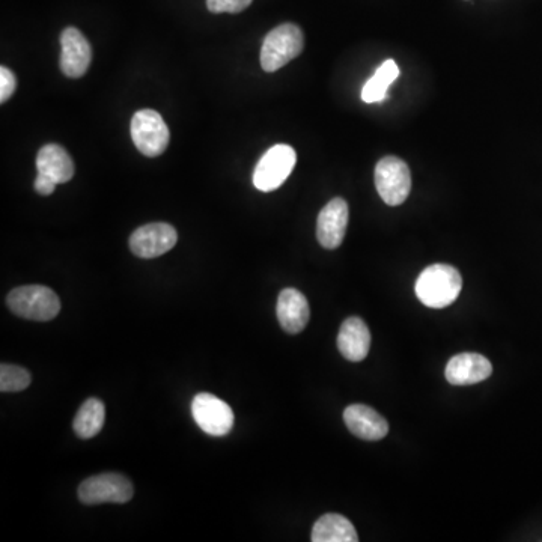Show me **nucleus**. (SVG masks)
<instances>
[{
  "mask_svg": "<svg viewBox=\"0 0 542 542\" xmlns=\"http://www.w3.org/2000/svg\"><path fill=\"white\" fill-rule=\"evenodd\" d=\"M31 372L19 365L0 366V390L2 392H22L31 384Z\"/></svg>",
  "mask_w": 542,
  "mask_h": 542,
  "instance_id": "nucleus-20",
  "label": "nucleus"
},
{
  "mask_svg": "<svg viewBox=\"0 0 542 542\" xmlns=\"http://www.w3.org/2000/svg\"><path fill=\"white\" fill-rule=\"evenodd\" d=\"M131 139L144 156H162L171 141L168 125L153 109L139 110L131 119Z\"/></svg>",
  "mask_w": 542,
  "mask_h": 542,
  "instance_id": "nucleus-4",
  "label": "nucleus"
},
{
  "mask_svg": "<svg viewBox=\"0 0 542 542\" xmlns=\"http://www.w3.org/2000/svg\"><path fill=\"white\" fill-rule=\"evenodd\" d=\"M7 305L17 317L32 321H50L61 312V300L43 285L16 288L8 294Z\"/></svg>",
  "mask_w": 542,
  "mask_h": 542,
  "instance_id": "nucleus-3",
  "label": "nucleus"
},
{
  "mask_svg": "<svg viewBox=\"0 0 542 542\" xmlns=\"http://www.w3.org/2000/svg\"><path fill=\"white\" fill-rule=\"evenodd\" d=\"M178 234L169 223L157 222L141 226L131 234L130 250L142 259H154L174 249Z\"/></svg>",
  "mask_w": 542,
  "mask_h": 542,
  "instance_id": "nucleus-9",
  "label": "nucleus"
},
{
  "mask_svg": "<svg viewBox=\"0 0 542 542\" xmlns=\"http://www.w3.org/2000/svg\"><path fill=\"white\" fill-rule=\"evenodd\" d=\"M34 187L35 190L40 193V195L49 196L52 195L53 192H55L56 183L52 180V178H49L47 177V175L40 174V172H38L37 178H35Z\"/></svg>",
  "mask_w": 542,
  "mask_h": 542,
  "instance_id": "nucleus-23",
  "label": "nucleus"
},
{
  "mask_svg": "<svg viewBox=\"0 0 542 542\" xmlns=\"http://www.w3.org/2000/svg\"><path fill=\"white\" fill-rule=\"evenodd\" d=\"M297 163V154L290 145H275L256 165L253 184L261 192H273L287 181Z\"/></svg>",
  "mask_w": 542,
  "mask_h": 542,
  "instance_id": "nucleus-6",
  "label": "nucleus"
},
{
  "mask_svg": "<svg viewBox=\"0 0 542 542\" xmlns=\"http://www.w3.org/2000/svg\"><path fill=\"white\" fill-rule=\"evenodd\" d=\"M461 288L463 278L457 268L448 264H434L419 275L415 290L422 305L431 309H443L458 299Z\"/></svg>",
  "mask_w": 542,
  "mask_h": 542,
  "instance_id": "nucleus-1",
  "label": "nucleus"
},
{
  "mask_svg": "<svg viewBox=\"0 0 542 542\" xmlns=\"http://www.w3.org/2000/svg\"><path fill=\"white\" fill-rule=\"evenodd\" d=\"M37 169L40 174L52 178L56 184L68 183L74 177V162L70 154L61 145L49 144L41 148L37 157Z\"/></svg>",
  "mask_w": 542,
  "mask_h": 542,
  "instance_id": "nucleus-16",
  "label": "nucleus"
},
{
  "mask_svg": "<svg viewBox=\"0 0 542 542\" xmlns=\"http://www.w3.org/2000/svg\"><path fill=\"white\" fill-rule=\"evenodd\" d=\"M348 226V204L335 198L320 211L317 220L318 243L324 249H338L345 238Z\"/></svg>",
  "mask_w": 542,
  "mask_h": 542,
  "instance_id": "nucleus-11",
  "label": "nucleus"
},
{
  "mask_svg": "<svg viewBox=\"0 0 542 542\" xmlns=\"http://www.w3.org/2000/svg\"><path fill=\"white\" fill-rule=\"evenodd\" d=\"M399 68L395 61L389 59V61L381 64L378 70L375 71L372 79L366 82V85L362 89V100L365 103H377V101H383L386 98L387 89L389 86L398 79Z\"/></svg>",
  "mask_w": 542,
  "mask_h": 542,
  "instance_id": "nucleus-19",
  "label": "nucleus"
},
{
  "mask_svg": "<svg viewBox=\"0 0 542 542\" xmlns=\"http://www.w3.org/2000/svg\"><path fill=\"white\" fill-rule=\"evenodd\" d=\"M79 500L85 505L101 503H127L134 494L130 479L119 473H101L91 476L79 485Z\"/></svg>",
  "mask_w": 542,
  "mask_h": 542,
  "instance_id": "nucleus-7",
  "label": "nucleus"
},
{
  "mask_svg": "<svg viewBox=\"0 0 542 542\" xmlns=\"http://www.w3.org/2000/svg\"><path fill=\"white\" fill-rule=\"evenodd\" d=\"M17 88L16 74L7 67H0V103H7Z\"/></svg>",
  "mask_w": 542,
  "mask_h": 542,
  "instance_id": "nucleus-22",
  "label": "nucleus"
},
{
  "mask_svg": "<svg viewBox=\"0 0 542 542\" xmlns=\"http://www.w3.org/2000/svg\"><path fill=\"white\" fill-rule=\"evenodd\" d=\"M305 49V35L294 23H285L268 32L262 43L261 67L267 73H275L290 64Z\"/></svg>",
  "mask_w": 542,
  "mask_h": 542,
  "instance_id": "nucleus-2",
  "label": "nucleus"
},
{
  "mask_svg": "<svg viewBox=\"0 0 542 542\" xmlns=\"http://www.w3.org/2000/svg\"><path fill=\"white\" fill-rule=\"evenodd\" d=\"M104 421H106V409L103 402L97 398H89L83 402L74 418V431L80 439H92L103 430Z\"/></svg>",
  "mask_w": 542,
  "mask_h": 542,
  "instance_id": "nucleus-18",
  "label": "nucleus"
},
{
  "mask_svg": "<svg viewBox=\"0 0 542 542\" xmlns=\"http://www.w3.org/2000/svg\"><path fill=\"white\" fill-rule=\"evenodd\" d=\"M312 542H357L356 529L344 515L326 514L314 524Z\"/></svg>",
  "mask_w": 542,
  "mask_h": 542,
  "instance_id": "nucleus-17",
  "label": "nucleus"
},
{
  "mask_svg": "<svg viewBox=\"0 0 542 542\" xmlns=\"http://www.w3.org/2000/svg\"><path fill=\"white\" fill-rule=\"evenodd\" d=\"M375 187L390 207L404 204L412 190V174L407 163L393 156L381 159L375 166Z\"/></svg>",
  "mask_w": 542,
  "mask_h": 542,
  "instance_id": "nucleus-5",
  "label": "nucleus"
},
{
  "mask_svg": "<svg viewBox=\"0 0 542 542\" xmlns=\"http://www.w3.org/2000/svg\"><path fill=\"white\" fill-rule=\"evenodd\" d=\"M61 70L71 79L85 76L92 61V49L85 35L76 28L64 29L61 34Z\"/></svg>",
  "mask_w": 542,
  "mask_h": 542,
  "instance_id": "nucleus-10",
  "label": "nucleus"
},
{
  "mask_svg": "<svg viewBox=\"0 0 542 542\" xmlns=\"http://www.w3.org/2000/svg\"><path fill=\"white\" fill-rule=\"evenodd\" d=\"M276 314L282 329L291 335H297L308 326L311 309L308 299L299 290L287 288L279 294Z\"/></svg>",
  "mask_w": 542,
  "mask_h": 542,
  "instance_id": "nucleus-14",
  "label": "nucleus"
},
{
  "mask_svg": "<svg viewBox=\"0 0 542 542\" xmlns=\"http://www.w3.org/2000/svg\"><path fill=\"white\" fill-rule=\"evenodd\" d=\"M252 0H207V8L214 14H238L250 7Z\"/></svg>",
  "mask_w": 542,
  "mask_h": 542,
  "instance_id": "nucleus-21",
  "label": "nucleus"
},
{
  "mask_svg": "<svg viewBox=\"0 0 542 542\" xmlns=\"http://www.w3.org/2000/svg\"><path fill=\"white\" fill-rule=\"evenodd\" d=\"M338 348L342 356L350 362H362L371 348V333L365 321L350 317L342 323L338 335Z\"/></svg>",
  "mask_w": 542,
  "mask_h": 542,
  "instance_id": "nucleus-15",
  "label": "nucleus"
},
{
  "mask_svg": "<svg viewBox=\"0 0 542 542\" xmlns=\"http://www.w3.org/2000/svg\"><path fill=\"white\" fill-rule=\"evenodd\" d=\"M344 422L348 430L362 440L377 442L389 433L386 419L374 409L363 404H353L344 412Z\"/></svg>",
  "mask_w": 542,
  "mask_h": 542,
  "instance_id": "nucleus-13",
  "label": "nucleus"
},
{
  "mask_svg": "<svg viewBox=\"0 0 542 542\" xmlns=\"http://www.w3.org/2000/svg\"><path fill=\"white\" fill-rule=\"evenodd\" d=\"M493 374V365L487 357L478 353L457 354L446 366V380L454 386H470L481 383Z\"/></svg>",
  "mask_w": 542,
  "mask_h": 542,
  "instance_id": "nucleus-12",
  "label": "nucleus"
},
{
  "mask_svg": "<svg viewBox=\"0 0 542 542\" xmlns=\"http://www.w3.org/2000/svg\"><path fill=\"white\" fill-rule=\"evenodd\" d=\"M192 415L198 427L213 437H223L234 427V412L211 393H199L192 402Z\"/></svg>",
  "mask_w": 542,
  "mask_h": 542,
  "instance_id": "nucleus-8",
  "label": "nucleus"
}]
</instances>
